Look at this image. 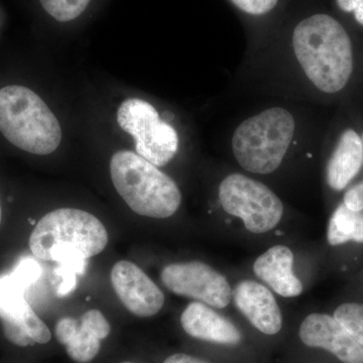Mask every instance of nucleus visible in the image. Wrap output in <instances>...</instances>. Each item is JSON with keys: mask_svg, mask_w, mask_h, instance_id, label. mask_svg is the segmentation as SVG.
<instances>
[{"mask_svg": "<svg viewBox=\"0 0 363 363\" xmlns=\"http://www.w3.org/2000/svg\"><path fill=\"white\" fill-rule=\"evenodd\" d=\"M1 215H2L1 204H0V223H1Z\"/></svg>", "mask_w": 363, "mask_h": 363, "instance_id": "26", "label": "nucleus"}, {"mask_svg": "<svg viewBox=\"0 0 363 363\" xmlns=\"http://www.w3.org/2000/svg\"><path fill=\"white\" fill-rule=\"evenodd\" d=\"M40 4L52 18L62 23L77 18L84 13L91 0H40Z\"/></svg>", "mask_w": 363, "mask_h": 363, "instance_id": "20", "label": "nucleus"}, {"mask_svg": "<svg viewBox=\"0 0 363 363\" xmlns=\"http://www.w3.org/2000/svg\"><path fill=\"white\" fill-rule=\"evenodd\" d=\"M42 269L35 259H21L9 274L0 277V318L2 322L20 321L28 304L26 293L39 279Z\"/></svg>", "mask_w": 363, "mask_h": 363, "instance_id": "13", "label": "nucleus"}, {"mask_svg": "<svg viewBox=\"0 0 363 363\" xmlns=\"http://www.w3.org/2000/svg\"><path fill=\"white\" fill-rule=\"evenodd\" d=\"M295 130L290 111L281 107L267 109L241 123L234 131V157L245 171L271 174L285 159Z\"/></svg>", "mask_w": 363, "mask_h": 363, "instance_id": "5", "label": "nucleus"}, {"mask_svg": "<svg viewBox=\"0 0 363 363\" xmlns=\"http://www.w3.org/2000/svg\"><path fill=\"white\" fill-rule=\"evenodd\" d=\"M162 284L176 295L200 301L215 308L230 304L233 290L220 272L201 262H176L162 271Z\"/></svg>", "mask_w": 363, "mask_h": 363, "instance_id": "8", "label": "nucleus"}, {"mask_svg": "<svg viewBox=\"0 0 363 363\" xmlns=\"http://www.w3.org/2000/svg\"><path fill=\"white\" fill-rule=\"evenodd\" d=\"M164 363H208L199 358L191 357V355L183 354V353H177L171 355L164 360Z\"/></svg>", "mask_w": 363, "mask_h": 363, "instance_id": "23", "label": "nucleus"}, {"mask_svg": "<svg viewBox=\"0 0 363 363\" xmlns=\"http://www.w3.org/2000/svg\"><path fill=\"white\" fill-rule=\"evenodd\" d=\"M363 162L362 138L357 131H344L327 164V182L333 190L341 191L357 176Z\"/></svg>", "mask_w": 363, "mask_h": 363, "instance_id": "16", "label": "nucleus"}, {"mask_svg": "<svg viewBox=\"0 0 363 363\" xmlns=\"http://www.w3.org/2000/svg\"><path fill=\"white\" fill-rule=\"evenodd\" d=\"M293 264L292 250L285 245H276L255 259L253 272L281 297H298L303 293V285L294 274Z\"/></svg>", "mask_w": 363, "mask_h": 363, "instance_id": "14", "label": "nucleus"}, {"mask_svg": "<svg viewBox=\"0 0 363 363\" xmlns=\"http://www.w3.org/2000/svg\"><path fill=\"white\" fill-rule=\"evenodd\" d=\"M353 14H354V18L357 23L363 26V0L358 4L357 9L353 11Z\"/></svg>", "mask_w": 363, "mask_h": 363, "instance_id": "25", "label": "nucleus"}, {"mask_svg": "<svg viewBox=\"0 0 363 363\" xmlns=\"http://www.w3.org/2000/svg\"><path fill=\"white\" fill-rule=\"evenodd\" d=\"M339 9L345 13H353L362 0H336Z\"/></svg>", "mask_w": 363, "mask_h": 363, "instance_id": "24", "label": "nucleus"}, {"mask_svg": "<svg viewBox=\"0 0 363 363\" xmlns=\"http://www.w3.org/2000/svg\"><path fill=\"white\" fill-rule=\"evenodd\" d=\"M0 131L9 143L33 155L52 154L62 140L58 119L30 88L0 89Z\"/></svg>", "mask_w": 363, "mask_h": 363, "instance_id": "4", "label": "nucleus"}, {"mask_svg": "<svg viewBox=\"0 0 363 363\" xmlns=\"http://www.w3.org/2000/svg\"><path fill=\"white\" fill-rule=\"evenodd\" d=\"M301 340L310 347L323 348L343 363H363V347L335 318L309 315L301 324Z\"/></svg>", "mask_w": 363, "mask_h": 363, "instance_id": "11", "label": "nucleus"}, {"mask_svg": "<svg viewBox=\"0 0 363 363\" xmlns=\"http://www.w3.org/2000/svg\"><path fill=\"white\" fill-rule=\"evenodd\" d=\"M123 363H131V362H123Z\"/></svg>", "mask_w": 363, "mask_h": 363, "instance_id": "27", "label": "nucleus"}, {"mask_svg": "<svg viewBox=\"0 0 363 363\" xmlns=\"http://www.w3.org/2000/svg\"><path fill=\"white\" fill-rule=\"evenodd\" d=\"M327 238L333 247L348 241L363 243V211H352L344 204L339 205L329 221Z\"/></svg>", "mask_w": 363, "mask_h": 363, "instance_id": "18", "label": "nucleus"}, {"mask_svg": "<svg viewBox=\"0 0 363 363\" xmlns=\"http://www.w3.org/2000/svg\"><path fill=\"white\" fill-rule=\"evenodd\" d=\"M111 175L117 193L136 214L168 218L180 207L182 194L176 182L135 152H116Z\"/></svg>", "mask_w": 363, "mask_h": 363, "instance_id": "3", "label": "nucleus"}, {"mask_svg": "<svg viewBox=\"0 0 363 363\" xmlns=\"http://www.w3.org/2000/svg\"><path fill=\"white\" fill-rule=\"evenodd\" d=\"M333 317L363 347V305L345 303L339 306Z\"/></svg>", "mask_w": 363, "mask_h": 363, "instance_id": "19", "label": "nucleus"}, {"mask_svg": "<svg viewBox=\"0 0 363 363\" xmlns=\"http://www.w3.org/2000/svg\"><path fill=\"white\" fill-rule=\"evenodd\" d=\"M111 285L124 307L138 317H152L161 311L164 296L150 277L128 260L116 262L111 269Z\"/></svg>", "mask_w": 363, "mask_h": 363, "instance_id": "9", "label": "nucleus"}, {"mask_svg": "<svg viewBox=\"0 0 363 363\" xmlns=\"http://www.w3.org/2000/svg\"><path fill=\"white\" fill-rule=\"evenodd\" d=\"M233 296L238 309L257 330L267 335L281 331V309L267 286L257 281H242L235 286Z\"/></svg>", "mask_w": 363, "mask_h": 363, "instance_id": "12", "label": "nucleus"}, {"mask_svg": "<svg viewBox=\"0 0 363 363\" xmlns=\"http://www.w3.org/2000/svg\"><path fill=\"white\" fill-rule=\"evenodd\" d=\"M28 242L37 259L87 267V259L106 247L108 233L104 223L89 212L61 208L38 222Z\"/></svg>", "mask_w": 363, "mask_h": 363, "instance_id": "2", "label": "nucleus"}, {"mask_svg": "<svg viewBox=\"0 0 363 363\" xmlns=\"http://www.w3.org/2000/svg\"><path fill=\"white\" fill-rule=\"evenodd\" d=\"M343 204L352 211H363V181L345 193Z\"/></svg>", "mask_w": 363, "mask_h": 363, "instance_id": "22", "label": "nucleus"}, {"mask_svg": "<svg viewBox=\"0 0 363 363\" xmlns=\"http://www.w3.org/2000/svg\"><path fill=\"white\" fill-rule=\"evenodd\" d=\"M111 331V324L96 309L86 312L81 319L61 318L55 327L59 342L66 346L71 359L79 363H88L94 359L101 347V340Z\"/></svg>", "mask_w": 363, "mask_h": 363, "instance_id": "10", "label": "nucleus"}, {"mask_svg": "<svg viewBox=\"0 0 363 363\" xmlns=\"http://www.w3.org/2000/svg\"><path fill=\"white\" fill-rule=\"evenodd\" d=\"M362 143H363V136H362Z\"/></svg>", "mask_w": 363, "mask_h": 363, "instance_id": "28", "label": "nucleus"}, {"mask_svg": "<svg viewBox=\"0 0 363 363\" xmlns=\"http://www.w3.org/2000/svg\"><path fill=\"white\" fill-rule=\"evenodd\" d=\"M294 52L306 76L322 92L347 85L353 72L352 44L343 26L325 13L308 16L293 32Z\"/></svg>", "mask_w": 363, "mask_h": 363, "instance_id": "1", "label": "nucleus"}, {"mask_svg": "<svg viewBox=\"0 0 363 363\" xmlns=\"http://www.w3.org/2000/svg\"><path fill=\"white\" fill-rule=\"evenodd\" d=\"M117 123L133 136L138 156L156 167L168 164L179 150V136L171 124L162 121L159 112L140 98L124 100L117 111Z\"/></svg>", "mask_w": 363, "mask_h": 363, "instance_id": "7", "label": "nucleus"}, {"mask_svg": "<svg viewBox=\"0 0 363 363\" xmlns=\"http://www.w3.org/2000/svg\"><path fill=\"white\" fill-rule=\"evenodd\" d=\"M7 340L21 347L35 343L45 344L51 340V331L42 319L28 306L20 321L16 323H2Z\"/></svg>", "mask_w": 363, "mask_h": 363, "instance_id": "17", "label": "nucleus"}, {"mask_svg": "<svg viewBox=\"0 0 363 363\" xmlns=\"http://www.w3.org/2000/svg\"><path fill=\"white\" fill-rule=\"evenodd\" d=\"M218 195L224 211L240 218L250 233H269L283 217L284 205L278 196L264 184L242 174L225 177Z\"/></svg>", "mask_w": 363, "mask_h": 363, "instance_id": "6", "label": "nucleus"}, {"mask_svg": "<svg viewBox=\"0 0 363 363\" xmlns=\"http://www.w3.org/2000/svg\"><path fill=\"white\" fill-rule=\"evenodd\" d=\"M238 9L250 16H264L278 6L279 0H229Z\"/></svg>", "mask_w": 363, "mask_h": 363, "instance_id": "21", "label": "nucleus"}, {"mask_svg": "<svg viewBox=\"0 0 363 363\" xmlns=\"http://www.w3.org/2000/svg\"><path fill=\"white\" fill-rule=\"evenodd\" d=\"M181 325L189 335L208 342L235 345L241 341L240 330L204 303L189 304L182 314Z\"/></svg>", "mask_w": 363, "mask_h": 363, "instance_id": "15", "label": "nucleus"}]
</instances>
